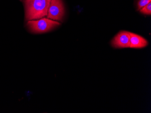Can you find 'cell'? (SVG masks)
Masks as SVG:
<instances>
[{"label": "cell", "instance_id": "cell-4", "mask_svg": "<svg viewBox=\"0 0 151 113\" xmlns=\"http://www.w3.org/2000/svg\"><path fill=\"white\" fill-rule=\"evenodd\" d=\"M130 44V32L122 31L119 32L111 42V44L115 48H129Z\"/></svg>", "mask_w": 151, "mask_h": 113}, {"label": "cell", "instance_id": "cell-1", "mask_svg": "<svg viewBox=\"0 0 151 113\" xmlns=\"http://www.w3.org/2000/svg\"><path fill=\"white\" fill-rule=\"evenodd\" d=\"M51 0H24L26 21L42 18L47 16Z\"/></svg>", "mask_w": 151, "mask_h": 113}, {"label": "cell", "instance_id": "cell-3", "mask_svg": "<svg viewBox=\"0 0 151 113\" xmlns=\"http://www.w3.org/2000/svg\"><path fill=\"white\" fill-rule=\"evenodd\" d=\"M64 14L65 9L62 0H51L47 18L54 21H61Z\"/></svg>", "mask_w": 151, "mask_h": 113}, {"label": "cell", "instance_id": "cell-7", "mask_svg": "<svg viewBox=\"0 0 151 113\" xmlns=\"http://www.w3.org/2000/svg\"><path fill=\"white\" fill-rule=\"evenodd\" d=\"M151 2V0H139L138 4V10H140L142 8Z\"/></svg>", "mask_w": 151, "mask_h": 113}, {"label": "cell", "instance_id": "cell-2", "mask_svg": "<svg viewBox=\"0 0 151 113\" xmlns=\"http://www.w3.org/2000/svg\"><path fill=\"white\" fill-rule=\"evenodd\" d=\"M60 25L57 21L48 18H42L37 21H29L27 22V27L32 33H41L52 30Z\"/></svg>", "mask_w": 151, "mask_h": 113}, {"label": "cell", "instance_id": "cell-5", "mask_svg": "<svg viewBox=\"0 0 151 113\" xmlns=\"http://www.w3.org/2000/svg\"><path fill=\"white\" fill-rule=\"evenodd\" d=\"M130 44L129 48H142L148 45L147 40L142 36L130 32Z\"/></svg>", "mask_w": 151, "mask_h": 113}, {"label": "cell", "instance_id": "cell-6", "mask_svg": "<svg viewBox=\"0 0 151 113\" xmlns=\"http://www.w3.org/2000/svg\"><path fill=\"white\" fill-rule=\"evenodd\" d=\"M140 12L142 14L147 15H151V2L142 8Z\"/></svg>", "mask_w": 151, "mask_h": 113}, {"label": "cell", "instance_id": "cell-8", "mask_svg": "<svg viewBox=\"0 0 151 113\" xmlns=\"http://www.w3.org/2000/svg\"><path fill=\"white\" fill-rule=\"evenodd\" d=\"M20 1H22V0H20Z\"/></svg>", "mask_w": 151, "mask_h": 113}]
</instances>
